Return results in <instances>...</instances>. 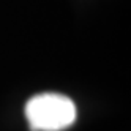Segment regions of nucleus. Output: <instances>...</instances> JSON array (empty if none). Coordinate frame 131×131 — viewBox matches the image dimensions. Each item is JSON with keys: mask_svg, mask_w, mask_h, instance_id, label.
Instances as JSON below:
<instances>
[{"mask_svg": "<svg viewBox=\"0 0 131 131\" xmlns=\"http://www.w3.org/2000/svg\"><path fill=\"white\" fill-rule=\"evenodd\" d=\"M76 104L62 93L35 95L25 104V117L32 131H62L76 122Z\"/></svg>", "mask_w": 131, "mask_h": 131, "instance_id": "f257e3e1", "label": "nucleus"}]
</instances>
